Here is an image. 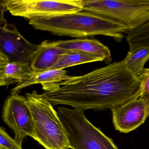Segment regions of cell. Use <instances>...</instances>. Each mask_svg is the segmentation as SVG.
Returning a JSON list of instances; mask_svg holds the SVG:
<instances>
[{
  "mask_svg": "<svg viewBox=\"0 0 149 149\" xmlns=\"http://www.w3.org/2000/svg\"><path fill=\"white\" fill-rule=\"evenodd\" d=\"M3 122L15 134V139L22 145L27 136L35 137L33 116L26 97L11 95L5 100L2 115Z\"/></svg>",
  "mask_w": 149,
  "mask_h": 149,
  "instance_id": "52a82bcc",
  "label": "cell"
},
{
  "mask_svg": "<svg viewBox=\"0 0 149 149\" xmlns=\"http://www.w3.org/2000/svg\"><path fill=\"white\" fill-rule=\"evenodd\" d=\"M31 65L10 61L0 52V86L20 84L33 73Z\"/></svg>",
  "mask_w": 149,
  "mask_h": 149,
  "instance_id": "30bf717a",
  "label": "cell"
},
{
  "mask_svg": "<svg viewBox=\"0 0 149 149\" xmlns=\"http://www.w3.org/2000/svg\"><path fill=\"white\" fill-rule=\"evenodd\" d=\"M138 77L141 83V94L139 98L142 99L149 108V68H144Z\"/></svg>",
  "mask_w": 149,
  "mask_h": 149,
  "instance_id": "e0dca14e",
  "label": "cell"
},
{
  "mask_svg": "<svg viewBox=\"0 0 149 149\" xmlns=\"http://www.w3.org/2000/svg\"><path fill=\"white\" fill-rule=\"evenodd\" d=\"M64 69H51L43 71H34L26 81L18 84L11 90V95L19 94L22 90L30 85L40 84L43 90L52 85L67 81L71 76Z\"/></svg>",
  "mask_w": 149,
  "mask_h": 149,
  "instance_id": "4fadbf2b",
  "label": "cell"
},
{
  "mask_svg": "<svg viewBox=\"0 0 149 149\" xmlns=\"http://www.w3.org/2000/svg\"><path fill=\"white\" fill-rule=\"evenodd\" d=\"M35 29L59 36L83 38L102 35L122 42L129 30L117 22L84 11L29 20Z\"/></svg>",
  "mask_w": 149,
  "mask_h": 149,
  "instance_id": "7a4b0ae2",
  "label": "cell"
},
{
  "mask_svg": "<svg viewBox=\"0 0 149 149\" xmlns=\"http://www.w3.org/2000/svg\"><path fill=\"white\" fill-rule=\"evenodd\" d=\"M0 149H22L20 144L15 139L11 137L5 128H0Z\"/></svg>",
  "mask_w": 149,
  "mask_h": 149,
  "instance_id": "ac0fdd59",
  "label": "cell"
},
{
  "mask_svg": "<svg viewBox=\"0 0 149 149\" xmlns=\"http://www.w3.org/2000/svg\"><path fill=\"white\" fill-rule=\"evenodd\" d=\"M126 40L130 51L141 47H149V21L137 29L129 31Z\"/></svg>",
  "mask_w": 149,
  "mask_h": 149,
  "instance_id": "2e32d148",
  "label": "cell"
},
{
  "mask_svg": "<svg viewBox=\"0 0 149 149\" xmlns=\"http://www.w3.org/2000/svg\"><path fill=\"white\" fill-rule=\"evenodd\" d=\"M67 49L57 47L54 42L44 41L39 44L33 56L31 66L34 71H43L52 69L61 55Z\"/></svg>",
  "mask_w": 149,
  "mask_h": 149,
  "instance_id": "7c38bea8",
  "label": "cell"
},
{
  "mask_svg": "<svg viewBox=\"0 0 149 149\" xmlns=\"http://www.w3.org/2000/svg\"><path fill=\"white\" fill-rule=\"evenodd\" d=\"M115 129L127 133L138 128L149 116V108L140 98L111 109Z\"/></svg>",
  "mask_w": 149,
  "mask_h": 149,
  "instance_id": "9c48e42d",
  "label": "cell"
},
{
  "mask_svg": "<svg viewBox=\"0 0 149 149\" xmlns=\"http://www.w3.org/2000/svg\"><path fill=\"white\" fill-rule=\"evenodd\" d=\"M82 11L113 20L129 31L149 21V0H82Z\"/></svg>",
  "mask_w": 149,
  "mask_h": 149,
  "instance_id": "5b68a950",
  "label": "cell"
},
{
  "mask_svg": "<svg viewBox=\"0 0 149 149\" xmlns=\"http://www.w3.org/2000/svg\"><path fill=\"white\" fill-rule=\"evenodd\" d=\"M1 6L13 16L29 20L82 11V0H1Z\"/></svg>",
  "mask_w": 149,
  "mask_h": 149,
  "instance_id": "8992f818",
  "label": "cell"
},
{
  "mask_svg": "<svg viewBox=\"0 0 149 149\" xmlns=\"http://www.w3.org/2000/svg\"><path fill=\"white\" fill-rule=\"evenodd\" d=\"M39 45L25 39L14 24L6 22L0 28V52L10 61L31 65Z\"/></svg>",
  "mask_w": 149,
  "mask_h": 149,
  "instance_id": "ba28073f",
  "label": "cell"
},
{
  "mask_svg": "<svg viewBox=\"0 0 149 149\" xmlns=\"http://www.w3.org/2000/svg\"><path fill=\"white\" fill-rule=\"evenodd\" d=\"M141 83L123 61L116 62L48 87L42 94L53 106L78 110L112 109L139 98Z\"/></svg>",
  "mask_w": 149,
  "mask_h": 149,
  "instance_id": "6da1fadb",
  "label": "cell"
},
{
  "mask_svg": "<svg viewBox=\"0 0 149 149\" xmlns=\"http://www.w3.org/2000/svg\"><path fill=\"white\" fill-rule=\"evenodd\" d=\"M26 97L33 116L34 139L45 149H69L65 129L51 103L35 90Z\"/></svg>",
  "mask_w": 149,
  "mask_h": 149,
  "instance_id": "3957f363",
  "label": "cell"
},
{
  "mask_svg": "<svg viewBox=\"0 0 149 149\" xmlns=\"http://www.w3.org/2000/svg\"><path fill=\"white\" fill-rule=\"evenodd\" d=\"M127 68L138 77L143 70L146 63L149 61V47H141L130 51L123 60Z\"/></svg>",
  "mask_w": 149,
  "mask_h": 149,
  "instance_id": "9a60e30c",
  "label": "cell"
},
{
  "mask_svg": "<svg viewBox=\"0 0 149 149\" xmlns=\"http://www.w3.org/2000/svg\"><path fill=\"white\" fill-rule=\"evenodd\" d=\"M57 110L70 148L118 149L111 139L88 120L84 111L64 107H58Z\"/></svg>",
  "mask_w": 149,
  "mask_h": 149,
  "instance_id": "277c9868",
  "label": "cell"
},
{
  "mask_svg": "<svg viewBox=\"0 0 149 149\" xmlns=\"http://www.w3.org/2000/svg\"><path fill=\"white\" fill-rule=\"evenodd\" d=\"M102 61V58L86 52L70 49L61 56L52 69H64L79 64Z\"/></svg>",
  "mask_w": 149,
  "mask_h": 149,
  "instance_id": "5bb4252c",
  "label": "cell"
},
{
  "mask_svg": "<svg viewBox=\"0 0 149 149\" xmlns=\"http://www.w3.org/2000/svg\"><path fill=\"white\" fill-rule=\"evenodd\" d=\"M54 42L57 47L67 50H80L95 56L102 59L108 65L110 64L112 61L109 49L97 40L76 39Z\"/></svg>",
  "mask_w": 149,
  "mask_h": 149,
  "instance_id": "8fae6325",
  "label": "cell"
}]
</instances>
